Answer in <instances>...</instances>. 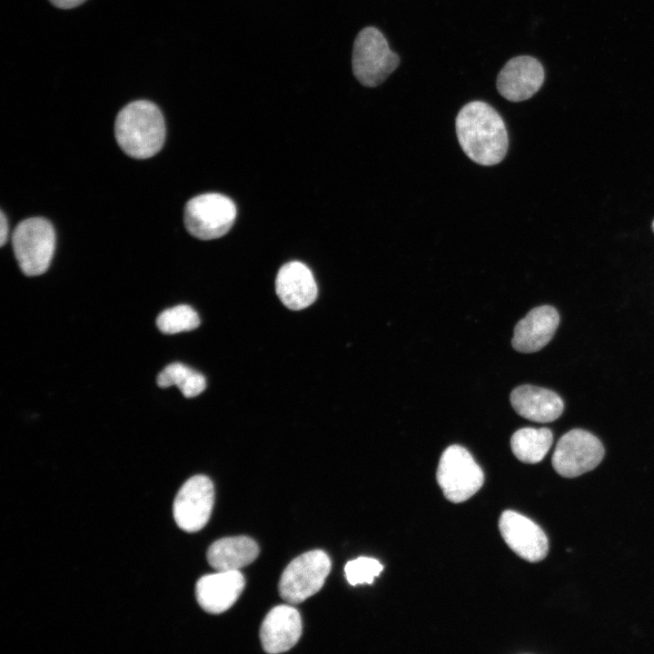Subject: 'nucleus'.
<instances>
[{
    "label": "nucleus",
    "mask_w": 654,
    "mask_h": 654,
    "mask_svg": "<svg viewBox=\"0 0 654 654\" xmlns=\"http://www.w3.org/2000/svg\"><path fill=\"white\" fill-rule=\"evenodd\" d=\"M456 134L465 154L474 163L490 166L505 157L509 138L498 112L482 101L466 104L458 113Z\"/></svg>",
    "instance_id": "obj_1"
},
{
    "label": "nucleus",
    "mask_w": 654,
    "mask_h": 654,
    "mask_svg": "<svg viewBox=\"0 0 654 654\" xmlns=\"http://www.w3.org/2000/svg\"><path fill=\"white\" fill-rule=\"evenodd\" d=\"M382 570L383 566L376 559L368 557H359L350 560L344 567L346 579L352 586L372 584Z\"/></svg>",
    "instance_id": "obj_21"
},
{
    "label": "nucleus",
    "mask_w": 654,
    "mask_h": 654,
    "mask_svg": "<svg viewBox=\"0 0 654 654\" xmlns=\"http://www.w3.org/2000/svg\"><path fill=\"white\" fill-rule=\"evenodd\" d=\"M12 244L21 271L27 276L40 275L48 269L54 255V230L44 218L25 219L15 227Z\"/></svg>",
    "instance_id": "obj_4"
},
{
    "label": "nucleus",
    "mask_w": 654,
    "mask_h": 654,
    "mask_svg": "<svg viewBox=\"0 0 654 654\" xmlns=\"http://www.w3.org/2000/svg\"><path fill=\"white\" fill-rule=\"evenodd\" d=\"M400 61V56L390 48L378 28L367 26L358 33L352 64L355 78L362 85H380L398 67Z\"/></svg>",
    "instance_id": "obj_3"
},
{
    "label": "nucleus",
    "mask_w": 654,
    "mask_h": 654,
    "mask_svg": "<svg viewBox=\"0 0 654 654\" xmlns=\"http://www.w3.org/2000/svg\"><path fill=\"white\" fill-rule=\"evenodd\" d=\"M156 382L161 388L177 386L185 398L199 395L206 387V381L202 373L180 362L167 365L158 374Z\"/></svg>",
    "instance_id": "obj_19"
},
{
    "label": "nucleus",
    "mask_w": 654,
    "mask_h": 654,
    "mask_svg": "<svg viewBox=\"0 0 654 654\" xmlns=\"http://www.w3.org/2000/svg\"><path fill=\"white\" fill-rule=\"evenodd\" d=\"M114 134L129 156L144 159L157 154L165 139V124L158 106L145 100L125 105L117 114Z\"/></svg>",
    "instance_id": "obj_2"
},
{
    "label": "nucleus",
    "mask_w": 654,
    "mask_h": 654,
    "mask_svg": "<svg viewBox=\"0 0 654 654\" xmlns=\"http://www.w3.org/2000/svg\"><path fill=\"white\" fill-rule=\"evenodd\" d=\"M651 228H652V231H653V233H654V221L652 222Z\"/></svg>",
    "instance_id": "obj_24"
},
{
    "label": "nucleus",
    "mask_w": 654,
    "mask_h": 654,
    "mask_svg": "<svg viewBox=\"0 0 654 654\" xmlns=\"http://www.w3.org/2000/svg\"><path fill=\"white\" fill-rule=\"evenodd\" d=\"M51 4L58 8L69 9L80 5L85 0H49Z\"/></svg>",
    "instance_id": "obj_22"
},
{
    "label": "nucleus",
    "mask_w": 654,
    "mask_h": 654,
    "mask_svg": "<svg viewBox=\"0 0 654 654\" xmlns=\"http://www.w3.org/2000/svg\"><path fill=\"white\" fill-rule=\"evenodd\" d=\"M214 502V488L205 475L188 479L180 488L173 501V518L186 532H196L208 522Z\"/></svg>",
    "instance_id": "obj_9"
},
{
    "label": "nucleus",
    "mask_w": 654,
    "mask_h": 654,
    "mask_svg": "<svg viewBox=\"0 0 654 654\" xmlns=\"http://www.w3.org/2000/svg\"><path fill=\"white\" fill-rule=\"evenodd\" d=\"M200 324L198 313L189 305L181 304L162 312L157 319L158 329L166 334H174L196 329Z\"/></svg>",
    "instance_id": "obj_20"
},
{
    "label": "nucleus",
    "mask_w": 654,
    "mask_h": 654,
    "mask_svg": "<svg viewBox=\"0 0 654 654\" xmlns=\"http://www.w3.org/2000/svg\"><path fill=\"white\" fill-rule=\"evenodd\" d=\"M331 567L329 556L321 550H310L296 557L281 576L280 596L291 604L304 601L322 589Z\"/></svg>",
    "instance_id": "obj_7"
},
{
    "label": "nucleus",
    "mask_w": 654,
    "mask_h": 654,
    "mask_svg": "<svg viewBox=\"0 0 654 654\" xmlns=\"http://www.w3.org/2000/svg\"><path fill=\"white\" fill-rule=\"evenodd\" d=\"M545 79L542 64L534 57L520 55L510 59L500 71L496 86L510 102H521L535 94Z\"/></svg>",
    "instance_id": "obj_11"
},
{
    "label": "nucleus",
    "mask_w": 654,
    "mask_h": 654,
    "mask_svg": "<svg viewBox=\"0 0 654 654\" xmlns=\"http://www.w3.org/2000/svg\"><path fill=\"white\" fill-rule=\"evenodd\" d=\"M275 288L281 302L293 311L308 307L316 300L318 294L312 272L298 261L289 262L280 268Z\"/></svg>",
    "instance_id": "obj_15"
},
{
    "label": "nucleus",
    "mask_w": 654,
    "mask_h": 654,
    "mask_svg": "<svg viewBox=\"0 0 654 654\" xmlns=\"http://www.w3.org/2000/svg\"><path fill=\"white\" fill-rule=\"evenodd\" d=\"M259 547L247 536L222 538L207 550V560L216 570H238L257 558Z\"/></svg>",
    "instance_id": "obj_17"
},
{
    "label": "nucleus",
    "mask_w": 654,
    "mask_h": 654,
    "mask_svg": "<svg viewBox=\"0 0 654 654\" xmlns=\"http://www.w3.org/2000/svg\"><path fill=\"white\" fill-rule=\"evenodd\" d=\"M236 217L234 203L227 196L208 193L187 202L183 222L191 235L200 240H213L226 234Z\"/></svg>",
    "instance_id": "obj_6"
},
{
    "label": "nucleus",
    "mask_w": 654,
    "mask_h": 654,
    "mask_svg": "<svg viewBox=\"0 0 654 654\" xmlns=\"http://www.w3.org/2000/svg\"><path fill=\"white\" fill-rule=\"evenodd\" d=\"M8 236V223L6 217L3 211H1L0 216V244L3 246L7 240Z\"/></svg>",
    "instance_id": "obj_23"
},
{
    "label": "nucleus",
    "mask_w": 654,
    "mask_h": 654,
    "mask_svg": "<svg viewBox=\"0 0 654 654\" xmlns=\"http://www.w3.org/2000/svg\"><path fill=\"white\" fill-rule=\"evenodd\" d=\"M603 456L604 447L595 435L573 429L559 440L551 463L560 476L575 478L595 469Z\"/></svg>",
    "instance_id": "obj_8"
},
{
    "label": "nucleus",
    "mask_w": 654,
    "mask_h": 654,
    "mask_svg": "<svg viewBox=\"0 0 654 654\" xmlns=\"http://www.w3.org/2000/svg\"><path fill=\"white\" fill-rule=\"evenodd\" d=\"M559 323L560 316L554 307L542 305L532 309L514 327L513 349L523 353L541 350L552 339Z\"/></svg>",
    "instance_id": "obj_14"
},
{
    "label": "nucleus",
    "mask_w": 654,
    "mask_h": 654,
    "mask_svg": "<svg viewBox=\"0 0 654 654\" xmlns=\"http://www.w3.org/2000/svg\"><path fill=\"white\" fill-rule=\"evenodd\" d=\"M302 629L299 611L291 605H278L267 613L262 623V646L267 653L285 652L298 642Z\"/></svg>",
    "instance_id": "obj_13"
},
{
    "label": "nucleus",
    "mask_w": 654,
    "mask_h": 654,
    "mask_svg": "<svg viewBox=\"0 0 654 654\" xmlns=\"http://www.w3.org/2000/svg\"><path fill=\"white\" fill-rule=\"evenodd\" d=\"M499 529L509 548L523 560L538 562L547 556L549 541L546 534L524 515L513 510L503 511Z\"/></svg>",
    "instance_id": "obj_10"
},
{
    "label": "nucleus",
    "mask_w": 654,
    "mask_h": 654,
    "mask_svg": "<svg viewBox=\"0 0 654 654\" xmlns=\"http://www.w3.org/2000/svg\"><path fill=\"white\" fill-rule=\"evenodd\" d=\"M510 401L520 416L536 422L553 421L564 410L563 401L556 392L530 384L513 389Z\"/></svg>",
    "instance_id": "obj_16"
},
{
    "label": "nucleus",
    "mask_w": 654,
    "mask_h": 654,
    "mask_svg": "<svg viewBox=\"0 0 654 654\" xmlns=\"http://www.w3.org/2000/svg\"><path fill=\"white\" fill-rule=\"evenodd\" d=\"M552 442L553 435L548 428L525 427L512 434L510 448L519 461L534 464L543 460Z\"/></svg>",
    "instance_id": "obj_18"
},
{
    "label": "nucleus",
    "mask_w": 654,
    "mask_h": 654,
    "mask_svg": "<svg viewBox=\"0 0 654 654\" xmlns=\"http://www.w3.org/2000/svg\"><path fill=\"white\" fill-rule=\"evenodd\" d=\"M244 586L245 579L239 570H217L198 580L196 600L206 612L220 614L235 603Z\"/></svg>",
    "instance_id": "obj_12"
},
{
    "label": "nucleus",
    "mask_w": 654,
    "mask_h": 654,
    "mask_svg": "<svg viewBox=\"0 0 654 654\" xmlns=\"http://www.w3.org/2000/svg\"><path fill=\"white\" fill-rule=\"evenodd\" d=\"M436 477L445 498L453 503L470 499L484 482L480 465L465 448L457 444L443 451Z\"/></svg>",
    "instance_id": "obj_5"
}]
</instances>
